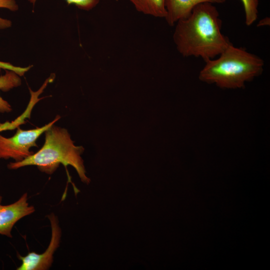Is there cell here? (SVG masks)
Segmentation results:
<instances>
[{
    "label": "cell",
    "instance_id": "obj_1",
    "mask_svg": "<svg viewBox=\"0 0 270 270\" xmlns=\"http://www.w3.org/2000/svg\"><path fill=\"white\" fill-rule=\"evenodd\" d=\"M175 25L174 42L184 57L200 58L206 62L218 56L231 44L221 32L216 8L210 2L198 4Z\"/></svg>",
    "mask_w": 270,
    "mask_h": 270
},
{
    "label": "cell",
    "instance_id": "obj_2",
    "mask_svg": "<svg viewBox=\"0 0 270 270\" xmlns=\"http://www.w3.org/2000/svg\"><path fill=\"white\" fill-rule=\"evenodd\" d=\"M199 79L223 88H240L260 76L264 62L258 56L231 43L216 58L205 62Z\"/></svg>",
    "mask_w": 270,
    "mask_h": 270
},
{
    "label": "cell",
    "instance_id": "obj_3",
    "mask_svg": "<svg viewBox=\"0 0 270 270\" xmlns=\"http://www.w3.org/2000/svg\"><path fill=\"white\" fill-rule=\"evenodd\" d=\"M45 141L42 148L20 162H10L8 167L16 170L28 166H36L42 172L52 174L60 164L66 168L70 165L78 172L82 181L88 184L84 162L80 154L82 146H76L67 130L53 124L45 132Z\"/></svg>",
    "mask_w": 270,
    "mask_h": 270
},
{
    "label": "cell",
    "instance_id": "obj_4",
    "mask_svg": "<svg viewBox=\"0 0 270 270\" xmlns=\"http://www.w3.org/2000/svg\"><path fill=\"white\" fill-rule=\"evenodd\" d=\"M58 115L48 124L40 128L24 130L18 127L16 133L10 138H6L0 134V158H12L15 162H20L34 152L30 150L32 147H37V139L48 129L59 120Z\"/></svg>",
    "mask_w": 270,
    "mask_h": 270
},
{
    "label": "cell",
    "instance_id": "obj_5",
    "mask_svg": "<svg viewBox=\"0 0 270 270\" xmlns=\"http://www.w3.org/2000/svg\"><path fill=\"white\" fill-rule=\"evenodd\" d=\"M52 230L51 238L46 250L42 254L30 252L23 256L18 254V258L22 262L17 270H47L52 262L54 254L60 246L62 230L57 216L51 213L48 216Z\"/></svg>",
    "mask_w": 270,
    "mask_h": 270
},
{
    "label": "cell",
    "instance_id": "obj_6",
    "mask_svg": "<svg viewBox=\"0 0 270 270\" xmlns=\"http://www.w3.org/2000/svg\"><path fill=\"white\" fill-rule=\"evenodd\" d=\"M2 197L0 195V234L12 238V230L20 220L35 211L34 206L28 202V194H24L14 202L8 204H2Z\"/></svg>",
    "mask_w": 270,
    "mask_h": 270
},
{
    "label": "cell",
    "instance_id": "obj_7",
    "mask_svg": "<svg viewBox=\"0 0 270 270\" xmlns=\"http://www.w3.org/2000/svg\"><path fill=\"white\" fill-rule=\"evenodd\" d=\"M226 0H166V16L165 20L174 26L180 20L188 16L198 4L204 2L222 4Z\"/></svg>",
    "mask_w": 270,
    "mask_h": 270
},
{
    "label": "cell",
    "instance_id": "obj_8",
    "mask_svg": "<svg viewBox=\"0 0 270 270\" xmlns=\"http://www.w3.org/2000/svg\"><path fill=\"white\" fill-rule=\"evenodd\" d=\"M136 10L144 14L165 18L166 0H130Z\"/></svg>",
    "mask_w": 270,
    "mask_h": 270
},
{
    "label": "cell",
    "instance_id": "obj_9",
    "mask_svg": "<svg viewBox=\"0 0 270 270\" xmlns=\"http://www.w3.org/2000/svg\"><path fill=\"white\" fill-rule=\"evenodd\" d=\"M20 76L12 70H6L4 74L0 76V90L8 92L21 84ZM12 111L10 104L0 96V112H9Z\"/></svg>",
    "mask_w": 270,
    "mask_h": 270
},
{
    "label": "cell",
    "instance_id": "obj_10",
    "mask_svg": "<svg viewBox=\"0 0 270 270\" xmlns=\"http://www.w3.org/2000/svg\"><path fill=\"white\" fill-rule=\"evenodd\" d=\"M242 2L244 14L245 23L247 26L252 25L258 16V0H241Z\"/></svg>",
    "mask_w": 270,
    "mask_h": 270
},
{
    "label": "cell",
    "instance_id": "obj_11",
    "mask_svg": "<svg viewBox=\"0 0 270 270\" xmlns=\"http://www.w3.org/2000/svg\"><path fill=\"white\" fill-rule=\"evenodd\" d=\"M0 8H7L11 11L18 10V6L15 0H0ZM10 20L0 17V30H4L10 27Z\"/></svg>",
    "mask_w": 270,
    "mask_h": 270
},
{
    "label": "cell",
    "instance_id": "obj_12",
    "mask_svg": "<svg viewBox=\"0 0 270 270\" xmlns=\"http://www.w3.org/2000/svg\"><path fill=\"white\" fill-rule=\"evenodd\" d=\"M68 4H73L78 8L89 10L94 8L99 2L100 0H64ZM28 1L33 4H35L36 0H28Z\"/></svg>",
    "mask_w": 270,
    "mask_h": 270
},
{
    "label": "cell",
    "instance_id": "obj_13",
    "mask_svg": "<svg viewBox=\"0 0 270 270\" xmlns=\"http://www.w3.org/2000/svg\"><path fill=\"white\" fill-rule=\"evenodd\" d=\"M32 66H29L26 67L16 66L12 64L10 62L0 61V68L14 71L20 76H24Z\"/></svg>",
    "mask_w": 270,
    "mask_h": 270
},
{
    "label": "cell",
    "instance_id": "obj_14",
    "mask_svg": "<svg viewBox=\"0 0 270 270\" xmlns=\"http://www.w3.org/2000/svg\"><path fill=\"white\" fill-rule=\"evenodd\" d=\"M268 23L270 24V18H266L260 21V22L258 24V26H260L268 25Z\"/></svg>",
    "mask_w": 270,
    "mask_h": 270
}]
</instances>
